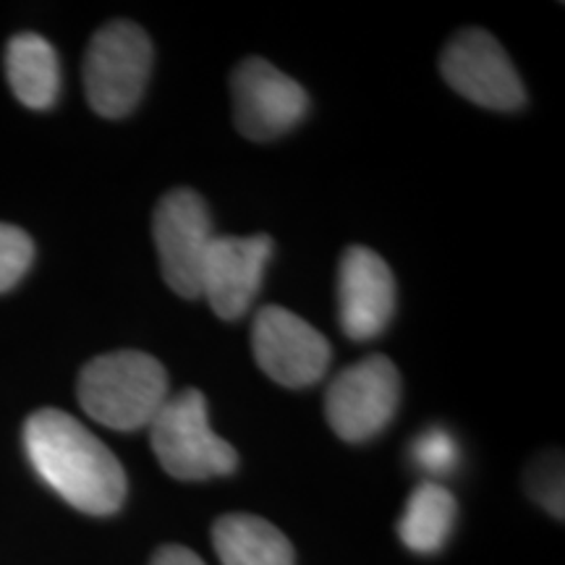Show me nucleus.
<instances>
[{"mask_svg":"<svg viewBox=\"0 0 565 565\" xmlns=\"http://www.w3.org/2000/svg\"><path fill=\"white\" fill-rule=\"evenodd\" d=\"M34 244L17 225L0 223V294L11 291L32 267Z\"/></svg>","mask_w":565,"mask_h":565,"instance_id":"16","label":"nucleus"},{"mask_svg":"<svg viewBox=\"0 0 565 565\" xmlns=\"http://www.w3.org/2000/svg\"><path fill=\"white\" fill-rule=\"evenodd\" d=\"M24 448L42 482L68 505L110 515L124 505L126 471L87 427L61 408H40L24 424Z\"/></svg>","mask_w":565,"mask_h":565,"instance_id":"1","label":"nucleus"},{"mask_svg":"<svg viewBox=\"0 0 565 565\" xmlns=\"http://www.w3.org/2000/svg\"><path fill=\"white\" fill-rule=\"evenodd\" d=\"M150 565H204V561L196 553H192V550L181 545H168L152 555Z\"/></svg>","mask_w":565,"mask_h":565,"instance_id":"18","label":"nucleus"},{"mask_svg":"<svg viewBox=\"0 0 565 565\" xmlns=\"http://www.w3.org/2000/svg\"><path fill=\"white\" fill-rule=\"evenodd\" d=\"M6 76L17 100L32 110H47L58 97V55L51 42L34 32H21L9 42Z\"/></svg>","mask_w":565,"mask_h":565,"instance_id":"13","label":"nucleus"},{"mask_svg":"<svg viewBox=\"0 0 565 565\" xmlns=\"http://www.w3.org/2000/svg\"><path fill=\"white\" fill-rule=\"evenodd\" d=\"M252 351L267 377L294 391L320 383L330 366L324 335L282 307H263L254 317Z\"/></svg>","mask_w":565,"mask_h":565,"instance_id":"9","label":"nucleus"},{"mask_svg":"<svg viewBox=\"0 0 565 565\" xmlns=\"http://www.w3.org/2000/svg\"><path fill=\"white\" fill-rule=\"evenodd\" d=\"M76 395L97 424L118 433H137L150 427L171 393L168 372L158 359L141 351H113L84 364Z\"/></svg>","mask_w":565,"mask_h":565,"instance_id":"2","label":"nucleus"},{"mask_svg":"<svg viewBox=\"0 0 565 565\" xmlns=\"http://www.w3.org/2000/svg\"><path fill=\"white\" fill-rule=\"evenodd\" d=\"M532 494L550 513L563 519V461L561 456L540 458L529 471Z\"/></svg>","mask_w":565,"mask_h":565,"instance_id":"17","label":"nucleus"},{"mask_svg":"<svg viewBox=\"0 0 565 565\" xmlns=\"http://www.w3.org/2000/svg\"><path fill=\"white\" fill-rule=\"evenodd\" d=\"M212 547L223 565H296L288 536L252 513H228L212 526Z\"/></svg>","mask_w":565,"mask_h":565,"instance_id":"12","label":"nucleus"},{"mask_svg":"<svg viewBox=\"0 0 565 565\" xmlns=\"http://www.w3.org/2000/svg\"><path fill=\"white\" fill-rule=\"evenodd\" d=\"M412 461L433 477H448L458 463L456 437L443 427H429L412 443Z\"/></svg>","mask_w":565,"mask_h":565,"instance_id":"15","label":"nucleus"},{"mask_svg":"<svg viewBox=\"0 0 565 565\" xmlns=\"http://www.w3.org/2000/svg\"><path fill=\"white\" fill-rule=\"evenodd\" d=\"M147 429L154 456L173 479L202 482L236 471V448L212 433L207 401L196 387L168 395Z\"/></svg>","mask_w":565,"mask_h":565,"instance_id":"3","label":"nucleus"},{"mask_svg":"<svg viewBox=\"0 0 565 565\" xmlns=\"http://www.w3.org/2000/svg\"><path fill=\"white\" fill-rule=\"evenodd\" d=\"M456 511V498L440 482L419 484L398 521L401 542L416 555L440 553L454 532Z\"/></svg>","mask_w":565,"mask_h":565,"instance_id":"14","label":"nucleus"},{"mask_svg":"<svg viewBox=\"0 0 565 565\" xmlns=\"http://www.w3.org/2000/svg\"><path fill=\"white\" fill-rule=\"evenodd\" d=\"M236 129L252 141H270L303 121L309 97L299 82L265 58H246L231 76Z\"/></svg>","mask_w":565,"mask_h":565,"instance_id":"8","label":"nucleus"},{"mask_svg":"<svg viewBox=\"0 0 565 565\" xmlns=\"http://www.w3.org/2000/svg\"><path fill=\"white\" fill-rule=\"evenodd\" d=\"M401 401V374L391 359L374 353L345 366L324 395V416L345 443H364L391 424Z\"/></svg>","mask_w":565,"mask_h":565,"instance_id":"6","label":"nucleus"},{"mask_svg":"<svg viewBox=\"0 0 565 565\" xmlns=\"http://www.w3.org/2000/svg\"><path fill=\"white\" fill-rule=\"evenodd\" d=\"M273 257V238L215 236L202 267V299L221 320H242L263 288L265 267Z\"/></svg>","mask_w":565,"mask_h":565,"instance_id":"10","label":"nucleus"},{"mask_svg":"<svg viewBox=\"0 0 565 565\" xmlns=\"http://www.w3.org/2000/svg\"><path fill=\"white\" fill-rule=\"evenodd\" d=\"M152 42L131 21H110L95 32L84 55V92L103 118H124L137 108L152 74Z\"/></svg>","mask_w":565,"mask_h":565,"instance_id":"4","label":"nucleus"},{"mask_svg":"<svg viewBox=\"0 0 565 565\" xmlns=\"http://www.w3.org/2000/svg\"><path fill=\"white\" fill-rule=\"evenodd\" d=\"M443 79L466 100L490 110H519L526 89L498 40L484 30H463L440 55Z\"/></svg>","mask_w":565,"mask_h":565,"instance_id":"7","label":"nucleus"},{"mask_svg":"<svg viewBox=\"0 0 565 565\" xmlns=\"http://www.w3.org/2000/svg\"><path fill=\"white\" fill-rule=\"evenodd\" d=\"M154 249L168 288L183 299H202V267L212 238V217L192 189H173L154 207Z\"/></svg>","mask_w":565,"mask_h":565,"instance_id":"5","label":"nucleus"},{"mask_svg":"<svg viewBox=\"0 0 565 565\" xmlns=\"http://www.w3.org/2000/svg\"><path fill=\"white\" fill-rule=\"evenodd\" d=\"M395 312V278L377 252L349 246L338 265V317L351 341H372Z\"/></svg>","mask_w":565,"mask_h":565,"instance_id":"11","label":"nucleus"}]
</instances>
